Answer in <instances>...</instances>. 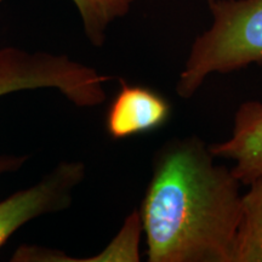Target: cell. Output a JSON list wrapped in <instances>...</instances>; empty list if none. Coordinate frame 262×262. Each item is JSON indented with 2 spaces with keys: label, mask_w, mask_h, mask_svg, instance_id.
I'll list each match as a JSON object with an SVG mask.
<instances>
[{
  "label": "cell",
  "mask_w": 262,
  "mask_h": 262,
  "mask_svg": "<svg viewBox=\"0 0 262 262\" xmlns=\"http://www.w3.org/2000/svg\"><path fill=\"white\" fill-rule=\"evenodd\" d=\"M215 158L234 163L232 172L241 183L249 185L262 173V102L247 101L234 114L232 135L210 145Z\"/></svg>",
  "instance_id": "obj_6"
},
{
  "label": "cell",
  "mask_w": 262,
  "mask_h": 262,
  "mask_svg": "<svg viewBox=\"0 0 262 262\" xmlns=\"http://www.w3.org/2000/svg\"><path fill=\"white\" fill-rule=\"evenodd\" d=\"M84 176L81 162H62L35 186L0 202V247L26 222L70 208L74 189Z\"/></svg>",
  "instance_id": "obj_4"
},
{
  "label": "cell",
  "mask_w": 262,
  "mask_h": 262,
  "mask_svg": "<svg viewBox=\"0 0 262 262\" xmlns=\"http://www.w3.org/2000/svg\"><path fill=\"white\" fill-rule=\"evenodd\" d=\"M112 77L66 55L0 50V96L22 90L56 89L78 107H95L106 100L104 84ZM24 159L0 157V175L18 169Z\"/></svg>",
  "instance_id": "obj_3"
},
{
  "label": "cell",
  "mask_w": 262,
  "mask_h": 262,
  "mask_svg": "<svg viewBox=\"0 0 262 262\" xmlns=\"http://www.w3.org/2000/svg\"><path fill=\"white\" fill-rule=\"evenodd\" d=\"M242 195L231 262H262V173Z\"/></svg>",
  "instance_id": "obj_7"
},
{
  "label": "cell",
  "mask_w": 262,
  "mask_h": 262,
  "mask_svg": "<svg viewBox=\"0 0 262 262\" xmlns=\"http://www.w3.org/2000/svg\"><path fill=\"white\" fill-rule=\"evenodd\" d=\"M94 47H102L110 26L130 12L135 0H72Z\"/></svg>",
  "instance_id": "obj_8"
},
{
  "label": "cell",
  "mask_w": 262,
  "mask_h": 262,
  "mask_svg": "<svg viewBox=\"0 0 262 262\" xmlns=\"http://www.w3.org/2000/svg\"><path fill=\"white\" fill-rule=\"evenodd\" d=\"M210 2H214V0H208V3H210Z\"/></svg>",
  "instance_id": "obj_10"
},
{
  "label": "cell",
  "mask_w": 262,
  "mask_h": 262,
  "mask_svg": "<svg viewBox=\"0 0 262 262\" xmlns=\"http://www.w3.org/2000/svg\"><path fill=\"white\" fill-rule=\"evenodd\" d=\"M170 114L171 106L159 93L122 80L108 110L106 127L112 139L123 140L159 129Z\"/></svg>",
  "instance_id": "obj_5"
},
{
  "label": "cell",
  "mask_w": 262,
  "mask_h": 262,
  "mask_svg": "<svg viewBox=\"0 0 262 262\" xmlns=\"http://www.w3.org/2000/svg\"><path fill=\"white\" fill-rule=\"evenodd\" d=\"M139 210L149 262H231L241 181L196 136L166 141Z\"/></svg>",
  "instance_id": "obj_1"
},
{
  "label": "cell",
  "mask_w": 262,
  "mask_h": 262,
  "mask_svg": "<svg viewBox=\"0 0 262 262\" xmlns=\"http://www.w3.org/2000/svg\"><path fill=\"white\" fill-rule=\"evenodd\" d=\"M212 22L193 41L176 83V93L191 98L209 75L262 66V0H214Z\"/></svg>",
  "instance_id": "obj_2"
},
{
  "label": "cell",
  "mask_w": 262,
  "mask_h": 262,
  "mask_svg": "<svg viewBox=\"0 0 262 262\" xmlns=\"http://www.w3.org/2000/svg\"><path fill=\"white\" fill-rule=\"evenodd\" d=\"M142 224L139 210H134L124 221L122 228L100 254L88 258L64 256L63 262H137L140 261V239Z\"/></svg>",
  "instance_id": "obj_9"
}]
</instances>
